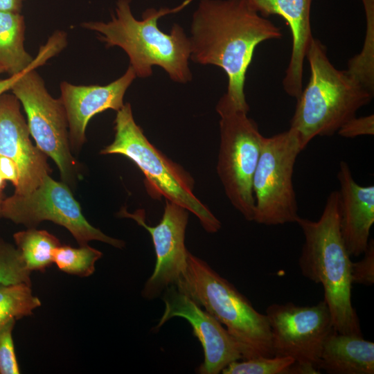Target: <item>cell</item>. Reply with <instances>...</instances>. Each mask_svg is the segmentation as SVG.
Wrapping results in <instances>:
<instances>
[{"mask_svg":"<svg viewBox=\"0 0 374 374\" xmlns=\"http://www.w3.org/2000/svg\"><path fill=\"white\" fill-rule=\"evenodd\" d=\"M25 29L20 13L0 11V65L10 75L24 71L33 60L24 47Z\"/></svg>","mask_w":374,"mask_h":374,"instance_id":"obj_19","label":"cell"},{"mask_svg":"<svg viewBox=\"0 0 374 374\" xmlns=\"http://www.w3.org/2000/svg\"><path fill=\"white\" fill-rule=\"evenodd\" d=\"M15 321L11 319L0 327V374L20 373L12 332Z\"/></svg>","mask_w":374,"mask_h":374,"instance_id":"obj_26","label":"cell"},{"mask_svg":"<svg viewBox=\"0 0 374 374\" xmlns=\"http://www.w3.org/2000/svg\"><path fill=\"white\" fill-rule=\"evenodd\" d=\"M282 37L280 28L245 0H199L190 24V59L221 68L228 78L224 95L249 112L244 83L255 49L265 41Z\"/></svg>","mask_w":374,"mask_h":374,"instance_id":"obj_1","label":"cell"},{"mask_svg":"<svg viewBox=\"0 0 374 374\" xmlns=\"http://www.w3.org/2000/svg\"><path fill=\"white\" fill-rule=\"evenodd\" d=\"M30 134L18 99L12 93L1 95L0 155L17 166L19 179L13 193L17 196L30 193L51 172L46 155L32 143Z\"/></svg>","mask_w":374,"mask_h":374,"instance_id":"obj_14","label":"cell"},{"mask_svg":"<svg viewBox=\"0 0 374 374\" xmlns=\"http://www.w3.org/2000/svg\"><path fill=\"white\" fill-rule=\"evenodd\" d=\"M344 138H355L363 135H373L374 115L355 116L344 123L337 131Z\"/></svg>","mask_w":374,"mask_h":374,"instance_id":"obj_28","label":"cell"},{"mask_svg":"<svg viewBox=\"0 0 374 374\" xmlns=\"http://www.w3.org/2000/svg\"><path fill=\"white\" fill-rule=\"evenodd\" d=\"M265 314L274 356L290 357L312 374L320 373L318 364L323 344L335 331L325 301L305 306L292 302L273 303Z\"/></svg>","mask_w":374,"mask_h":374,"instance_id":"obj_11","label":"cell"},{"mask_svg":"<svg viewBox=\"0 0 374 374\" xmlns=\"http://www.w3.org/2000/svg\"><path fill=\"white\" fill-rule=\"evenodd\" d=\"M364 257L351 263L352 283L371 285L374 283V241L370 239Z\"/></svg>","mask_w":374,"mask_h":374,"instance_id":"obj_27","label":"cell"},{"mask_svg":"<svg viewBox=\"0 0 374 374\" xmlns=\"http://www.w3.org/2000/svg\"><path fill=\"white\" fill-rule=\"evenodd\" d=\"M193 0H184L173 8L146 9L141 19H136L132 12L130 0H118L115 15L108 22L89 21L81 26L100 34L99 39L107 48L118 46L128 55L130 66L136 76L148 78L152 74V66L163 69L170 78L185 84L192 80L188 60L190 42L184 28L174 24L170 33L158 27V20L175 14L188 6Z\"/></svg>","mask_w":374,"mask_h":374,"instance_id":"obj_2","label":"cell"},{"mask_svg":"<svg viewBox=\"0 0 374 374\" xmlns=\"http://www.w3.org/2000/svg\"><path fill=\"white\" fill-rule=\"evenodd\" d=\"M25 0H0V11L20 13Z\"/></svg>","mask_w":374,"mask_h":374,"instance_id":"obj_31","label":"cell"},{"mask_svg":"<svg viewBox=\"0 0 374 374\" xmlns=\"http://www.w3.org/2000/svg\"><path fill=\"white\" fill-rule=\"evenodd\" d=\"M262 17L278 15L287 23L292 34V46L283 87L297 99L303 90L305 58L314 37L310 22L312 0H245Z\"/></svg>","mask_w":374,"mask_h":374,"instance_id":"obj_16","label":"cell"},{"mask_svg":"<svg viewBox=\"0 0 374 374\" xmlns=\"http://www.w3.org/2000/svg\"><path fill=\"white\" fill-rule=\"evenodd\" d=\"M188 212L185 208L166 199L163 217L154 226L146 224L142 210L130 213L123 209L120 213L121 216L135 220L152 236L156 264L141 292L148 300L159 297L168 287L176 285L185 271L188 253L184 242Z\"/></svg>","mask_w":374,"mask_h":374,"instance_id":"obj_12","label":"cell"},{"mask_svg":"<svg viewBox=\"0 0 374 374\" xmlns=\"http://www.w3.org/2000/svg\"><path fill=\"white\" fill-rule=\"evenodd\" d=\"M30 274L17 247L0 238V285H31Z\"/></svg>","mask_w":374,"mask_h":374,"instance_id":"obj_24","label":"cell"},{"mask_svg":"<svg viewBox=\"0 0 374 374\" xmlns=\"http://www.w3.org/2000/svg\"><path fill=\"white\" fill-rule=\"evenodd\" d=\"M337 179L341 233L350 256L358 257L367 248L374 223V186L359 185L344 161L339 163Z\"/></svg>","mask_w":374,"mask_h":374,"instance_id":"obj_17","label":"cell"},{"mask_svg":"<svg viewBox=\"0 0 374 374\" xmlns=\"http://www.w3.org/2000/svg\"><path fill=\"white\" fill-rule=\"evenodd\" d=\"M1 213L3 217L29 228L45 220L53 222L66 228L80 245L98 240L118 249L125 246L123 240L109 237L90 224L68 185L49 175L30 193L3 198Z\"/></svg>","mask_w":374,"mask_h":374,"instance_id":"obj_10","label":"cell"},{"mask_svg":"<svg viewBox=\"0 0 374 374\" xmlns=\"http://www.w3.org/2000/svg\"><path fill=\"white\" fill-rule=\"evenodd\" d=\"M42 305L26 283L0 285V327L11 319H19L33 314Z\"/></svg>","mask_w":374,"mask_h":374,"instance_id":"obj_21","label":"cell"},{"mask_svg":"<svg viewBox=\"0 0 374 374\" xmlns=\"http://www.w3.org/2000/svg\"><path fill=\"white\" fill-rule=\"evenodd\" d=\"M318 368L330 374H373L374 343L362 335L334 331L323 344Z\"/></svg>","mask_w":374,"mask_h":374,"instance_id":"obj_18","label":"cell"},{"mask_svg":"<svg viewBox=\"0 0 374 374\" xmlns=\"http://www.w3.org/2000/svg\"><path fill=\"white\" fill-rule=\"evenodd\" d=\"M306 58L309 81L296 99L290 121L303 149L315 136H330L357 112L371 103L374 91L348 69L339 70L330 62L326 46L313 38Z\"/></svg>","mask_w":374,"mask_h":374,"instance_id":"obj_4","label":"cell"},{"mask_svg":"<svg viewBox=\"0 0 374 374\" xmlns=\"http://www.w3.org/2000/svg\"><path fill=\"white\" fill-rule=\"evenodd\" d=\"M0 175L10 181L15 187L19 179V169L16 163L10 159L0 155Z\"/></svg>","mask_w":374,"mask_h":374,"instance_id":"obj_29","label":"cell"},{"mask_svg":"<svg viewBox=\"0 0 374 374\" xmlns=\"http://www.w3.org/2000/svg\"><path fill=\"white\" fill-rule=\"evenodd\" d=\"M6 184V180L0 175V199H3V190Z\"/></svg>","mask_w":374,"mask_h":374,"instance_id":"obj_32","label":"cell"},{"mask_svg":"<svg viewBox=\"0 0 374 374\" xmlns=\"http://www.w3.org/2000/svg\"><path fill=\"white\" fill-rule=\"evenodd\" d=\"M136 78L129 66L122 76L106 85L61 82L60 100L66 111L69 141L73 148H80L84 143L86 128L93 116L107 109L117 112L123 107L126 91Z\"/></svg>","mask_w":374,"mask_h":374,"instance_id":"obj_15","label":"cell"},{"mask_svg":"<svg viewBox=\"0 0 374 374\" xmlns=\"http://www.w3.org/2000/svg\"><path fill=\"white\" fill-rule=\"evenodd\" d=\"M103 253L87 244L73 247L60 245L54 251L53 263L62 271L79 277H88L95 271V264Z\"/></svg>","mask_w":374,"mask_h":374,"instance_id":"obj_22","label":"cell"},{"mask_svg":"<svg viewBox=\"0 0 374 374\" xmlns=\"http://www.w3.org/2000/svg\"><path fill=\"white\" fill-rule=\"evenodd\" d=\"M162 299L165 309L153 330H159L174 317L186 319L204 350V361L197 373L218 374L231 362L242 359L238 345L227 330L186 292L172 285L163 292Z\"/></svg>","mask_w":374,"mask_h":374,"instance_id":"obj_13","label":"cell"},{"mask_svg":"<svg viewBox=\"0 0 374 374\" xmlns=\"http://www.w3.org/2000/svg\"><path fill=\"white\" fill-rule=\"evenodd\" d=\"M13 239L27 269L44 271L53 263L55 250L62 244L54 235L45 230L29 228L16 232Z\"/></svg>","mask_w":374,"mask_h":374,"instance_id":"obj_20","label":"cell"},{"mask_svg":"<svg viewBox=\"0 0 374 374\" xmlns=\"http://www.w3.org/2000/svg\"><path fill=\"white\" fill-rule=\"evenodd\" d=\"M295 361L290 357H259L235 361L222 371L223 374H292Z\"/></svg>","mask_w":374,"mask_h":374,"instance_id":"obj_23","label":"cell"},{"mask_svg":"<svg viewBox=\"0 0 374 374\" xmlns=\"http://www.w3.org/2000/svg\"><path fill=\"white\" fill-rule=\"evenodd\" d=\"M114 131V141L100 154L129 158L145 175L148 191L154 197L163 196L193 213L208 233H217L221 229L220 221L195 195L192 177L148 140L136 123L129 103L117 111Z\"/></svg>","mask_w":374,"mask_h":374,"instance_id":"obj_6","label":"cell"},{"mask_svg":"<svg viewBox=\"0 0 374 374\" xmlns=\"http://www.w3.org/2000/svg\"><path fill=\"white\" fill-rule=\"evenodd\" d=\"M3 199H0V217H2V213H1V203Z\"/></svg>","mask_w":374,"mask_h":374,"instance_id":"obj_34","label":"cell"},{"mask_svg":"<svg viewBox=\"0 0 374 374\" xmlns=\"http://www.w3.org/2000/svg\"><path fill=\"white\" fill-rule=\"evenodd\" d=\"M43 64L42 59L37 55L30 63V64L22 72L10 75L8 78L0 80V96L10 90L13 84L23 75V74L30 67L34 65L42 66Z\"/></svg>","mask_w":374,"mask_h":374,"instance_id":"obj_30","label":"cell"},{"mask_svg":"<svg viewBox=\"0 0 374 374\" xmlns=\"http://www.w3.org/2000/svg\"><path fill=\"white\" fill-rule=\"evenodd\" d=\"M303 150L297 132L290 127L264 136L253 178V221L267 226L296 222L299 215L293 173Z\"/></svg>","mask_w":374,"mask_h":374,"instance_id":"obj_8","label":"cell"},{"mask_svg":"<svg viewBox=\"0 0 374 374\" xmlns=\"http://www.w3.org/2000/svg\"><path fill=\"white\" fill-rule=\"evenodd\" d=\"M4 72H6L5 69L2 66L0 65V73H4Z\"/></svg>","mask_w":374,"mask_h":374,"instance_id":"obj_33","label":"cell"},{"mask_svg":"<svg viewBox=\"0 0 374 374\" xmlns=\"http://www.w3.org/2000/svg\"><path fill=\"white\" fill-rule=\"evenodd\" d=\"M216 111L220 117L218 177L231 204L247 221H253V178L264 136L249 112L235 107L224 95Z\"/></svg>","mask_w":374,"mask_h":374,"instance_id":"obj_7","label":"cell"},{"mask_svg":"<svg viewBox=\"0 0 374 374\" xmlns=\"http://www.w3.org/2000/svg\"><path fill=\"white\" fill-rule=\"evenodd\" d=\"M176 286L214 317L236 341L242 359L273 357L266 314L206 261L188 251L185 271Z\"/></svg>","mask_w":374,"mask_h":374,"instance_id":"obj_5","label":"cell"},{"mask_svg":"<svg viewBox=\"0 0 374 374\" xmlns=\"http://www.w3.org/2000/svg\"><path fill=\"white\" fill-rule=\"evenodd\" d=\"M366 37L362 52L353 57L348 70L374 91V19H367Z\"/></svg>","mask_w":374,"mask_h":374,"instance_id":"obj_25","label":"cell"},{"mask_svg":"<svg viewBox=\"0 0 374 374\" xmlns=\"http://www.w3.org/2000/svg\"><path fill=\"white\" fill-rule=\"evenodd\" d=\"M39 66L28 69L10 90L24 109L37 147L54 161L64 183L73 186L79 177V165L71 152L66 111L60 98L48 92L35 71Z\"/></svg>","mask_w":374,"mask_h":374,"instance_id":"obj_9","label":"cell"},{"mask_svg":"<svg viewBox=\"0 0 374 374\" xmlns=\"http://www.w3.org/2000/svg\"><path fill=\"white\" fill-rule=\"evenodd\" d=\"M339 193L332 191L316 221L299 217L304 243L299 258L301 274L323 288L324 301L336 332L362 335L351 301L350 256L340 229Z\"/></svg>","mask_w":374,"mask_h":374,"instance_id":"obj_3","label":"cell"}]
</instances>
